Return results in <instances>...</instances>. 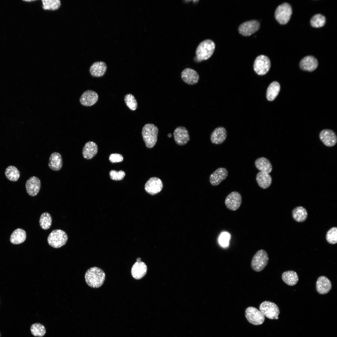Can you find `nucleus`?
Here are the masks:
<instances>
[{"label":"nucleus","instance_id":"nucleus-25","mask_svg":"<svg viewBox=\"0 0 337 337\" xmlns=\"http://www.w3.org/2000/svg\"><path fill=\"white\" fill-rule=\"evenodd\" d=\"M256 167L263 173L269 174L272 170V166L269 160L264 157L259 158L255 161Z\"/></svg>","mask_w":337,"mask_h":337},{"label":"nucleus","instance_id":"nucleus-13","mask_svg":"<svg viewBox=\"0 0 337 337\" xmlns=\"http://www.w3.org/2000/svg\"><path fill=\"white\" fill-rule=\"evenodd\" d=\"M320 140L325 145L329 147L335 146L337 142V137L335 133L332 130L325 129L320 133Z\"/></svg>","mask_w":337,"mask_h":337},{"label":"nucleus","instance_id":"nucleus-40","mask_svg":"<svg viewBox=\"0 0 337 337\" xmlns=\"http://www.w3.org/2000/svg\"><path fill=\"white\" fill-rule=\"evenodd\" d=\"M230 238V235L228 233L223 232L219 237V243L223 247L227 246L228 245Z\"/></svg>","mask_w":337,"mask_h":337},{"label":"nucleus","instance_id":"nucleus-4","mask_svg":"<svg viewBox=\"0 0 337 337\" xmlns=\"http://www.w3.org/2000/svg\"><path fill=\"white\" fill-rule=\"evenodd\" d=\"M68 240L66 233L60 229L53 230L47 238L49 245L55 248H59L65 245Z\"/></svg>","mask_w":337,"mask_h":337},{"label":"nucleus","instance_id":"nucleus-39","mask_svg":"<svg viewBox=\"0 0 337 337\" xmlns=\"http://www.w3.org/2000/svg\"><path fill=\"white\" fill-rule=\"evenodd\" d=\"M110 178L115 181H119L122 180L125 176V172L120 170L117 171L115 170H111L109 173Z\"/></svg>","mask_w":337,"mask_h":337},{"label":"nucleus","instance_id":"nucleus-22","mask_svg":"<svg viewBox=\"0 0 337 337\" xmlns=\"http://www.w3.org/2000/svg\"><path fill=\"white\" fill-rule=\"evenodd\" d=\"M147 270V266L143 262H136L133 266L131 273L133 277L135 279L139 280L146 274Z\"/></svg>","mask_w":337,"mask_h":337},{"label":"nucleus","instance_id":"nucleus-23","mask_svg":"<svg viewBox=\"0 0 337 337\" xmlns=\"http://www.w3.org/2000/svg\"><path fill=\"white\" fill-rule=\"evenodd\" d=\"M107 69L106 63L102 61L94 62L90 66L89 71L91 76L94 77H101L105 74Z\"/></svg>","mask_w":337,"mask_h":337},{"label":"nucleus","instance_id":"nucleus-8","mask_svg":"<svg viewBox=\"0 0 337 337\" xmlns=\"http://www.w3.org/2000/svg\"><path fill=\"white\" fill-rule=\"evenodd\" d=\"M271 61L266 56L260 55L255 59L253 64V69L256 73L259 75L266 74L271 67Z\"/></svg>","mask_w":337,"mask_h":337},{"label":"nucleus","instance_id":"nucleus-32","mask_svg":"<svg viewBox=\"0 0 337 337\" xmlns=\"http://www.w3.org/2000/svg\"><path fill=\"white\" fill-rule=\"evenodd\" d=\"M5 174L8 179L13 182L17 181L20 177L19 171L16 167L12 165L9 166L6 168Z\"/></svg>","mask_w":337,"mask_h":337},{"label":"nucleus","instance_id":"nucleus-17","mask_svg":"<svg viewBox=\"0 0 337 337\" xmlns=\"http://www.w3.org/2000/svg\"><path fill=\"white\" fill-rule=\"evenodd\" d=\"M228 175V171L225 168L220 167L213 172L209 177V181L213 186H217L225 179Z\"/></svg>","mask_w":337,"mask_h":337},{"label":"nucleus","instance_id":"nucleus-38","mask_svg":"<svg viewBox=\"0 0 337 337\" xmlns=\"http://www.w3.org/2000/svg\"><path fill=\"white\" fill-rule=\"evenodd\" d=\"M326 239L330 244H335L337 242V228L333 227L327 232L326 235Z\"/></svg>","mask_w":337,"mask_h":337},{"label":"nucleus","instance_id":"nucleus-12","mask_svg":"<svg viewBox=\"0 0 337 337\" xmlns=\"http://www.w3.org/2000/svg\"><path fill=\"white\" fill-rule=\"evenodd\" d=\"M163 187V183L160 178L156 177H152L146 183L144 188L147 193L151 195H154L160 192Z\"/></svg>","mask_w":337,"mask_h":337},{"label":"nucleus","instance_id":"nucleus-34","mask_svg":"<svg viewBox=\"0 0 337 337\" xmlns=\"http://www.w3.org/2000/svg\"><path fill=\"white\" fill-rule=\"evenodd\" d=\"M43 9L45 10H55L61 6L59 0H42Z\"/></svg>","mask_w":337,"mask_h":337},{"label":"nucleus","instance_id":"nucleus-28","mask_svg":"<svg viewBox=\"0 0 337 337\" xmlns=\"http://www.w3.org/2000/svg\"><path fill=\"white\" fill-rule=\"evenodd\" d=\"M26 238L25 231L21 228L15 230L12 233L10 241L14 244H18L24 242Z\"/></svg>","mask_w":337,"mask_h":337},{"label":"nucleus","instance_id":"nucleus-41","mask_svg":"<svg viewBox=\"0 0 337 337\" xmlns=\"http://www.w3.org/2000/svg\"><path fill=\"white\" fill-rule=\"evenodd\" d=\"M109 159L112 163H118L122 161L123 157L120 154L117 153L112 154L110 155Z\"/></svg>","mask_w":337,"mask_h":337},{"label":"nucleus","instance_id":"nucleus-9","mask_svg":"<svg viewBox=\"0 0 337 337\" xmlns=\"http://www.w3.org/2000/svg\"><path fill=\"white\" fill-rule=\"evenodd\" d=\"M245 315L248 322L253 325H261L265 321L264 316L259 310L253 307L247 308L245 310Z\"/></svg>","mask_w":337,"mask_h":337},{"label":"nucleus","instance_id":"nucleus-20","mask_svg":"<svg viewBox=\"0 0 337 337\" xmlns=\"http://www.w3.org/2000/svg\"><path fill=\"white\" fill-rule=\"evenodd\" d=\"M332 288V284L330 281L326 277L321 276L318 278L316 285L317 292L321 295L328 293Z\"/></svg>","mask_w":337,"mask_h":337},{"label":"nucleus","instance_id":"nucleus-33","mask_svg":"<svg viewBox=\"0 0 337 337\" xmlns=\"http://www.w3.org/2000/svg\"><path fill=\"white\" fill-rule=\"evenodd\" d=\"M51 223V216L49 213L44 212L41 214L40 218L39 224L42 229L44 230L49 229Z\"/></svg>","mask_w":337,"mask_h":337},{"label":"nucleus","instance_id":"nucleus-14","mask_svg":"<svg viewBox=\"0 0 337 337\" xmlns=\"http://www.w3.org/2000/svg\"><path fill=\"white\" fill-rule=\"evenodd\" d=\"M173 136L175 142L179 145H185L190 139L188 131L185 127L181 126L174 129Z\"/></svg>","mask_w":337,"mask_h":337},{"label":"nucleus","instance_id":"nucleus-24","mask_svg":"<svg viewBox=\"0 0 337 337\" xmlns=\"http://www.w3.org/2000/svg\"><path fill=\"white\" fill-rule=\"evenodd\" d=\"M63 165V161L61 155L57 152L52 153L49 158L48 166L52 170H60Z\"/></svg>","mask_w":337,"mask_h":337},{"label":"nucleus","instance_id":"nucleus-7","mask_svg":"<svg viewBox=\"0 0 337 337\" xmlns=\"http://www.w3.org/2000/svg\"><path fill=\"white\" fill-rule=\"evenodd\" d=\"M260 311L267 318L271 320H278L280 310L275 303L268 301L262 302L259 306Z\"/></svg>","mask_w":337,"mask_h":337},{"label":"nucleus","instance_id":"nucleus-45","mask_svg":"<svg viewBox=\"0 0 337 337\" xmlns=\"http://www.w3.org/2000/svg\"></svg>","mask_w":337,"mask_h":337},{"label":"nucleus","instance_id":"nucleus-6","mask_svg":"<svg viewBox=\"0 0 337 337\" xmlns=\"http://www.w3.org/2000/svg\"><path fill=\"white\" fill-rule=\"evenodd\" d=\"M292 11L291 6L287 3H284L279 5L275 12V17L281 24H286L290 20Z\"/></svg>","mask_w":337,"mask_h":337},{"label":"nucleus","instance_id":"nucleus-1","mask_svg":"<svg viewBox=\"0 0 337 337\" xmlns=\"http://www.w3.org/2000/svg\"><path fill=\"white\" fill-rule=\"evenodd\" d=\"M85 276V281L89 286L93 288H98L103 284L105 275L101 269L94 267L87 270Z\"/></svg>","mask_w":337,"mask_h":337},{"label":"nucleus","instance_id":"nucleus-2","mask_svg":"<svg viewBox=\"0 0 337 337\" xmlns=\"http://www.w3.org/2000/svg\"><path fill=\"white\" fill-rule=\"evenodd\" d=\"M215 47V43L210 39L205 40L200 42L196 51L197 61L200 62L208 59L213 54Z\"/></svg>","mask_w":337,"mask_h":337},{"label":"nucleus","instance_id":"nucleus-31","mask_svg":"<svg viewBox=\"0 0 337 337\" xmlns=\"http://www.w3.org/2000/svg\"><path fill=\"white\" fill-rule=\"evenodd\" d=\"M292 214L294 219L298 222L304 221L307 217V213L306 209L301 206L297 207L294 209Z\"/></svg>","mask_w":337,"mask_h":337},{"label":"nucleus","instance_id":"nucleus-5","mask_svg":"<svg viewBox=\"0 0 337 337\" xmlns=\"http://www.w3.org/2000/svg\"><path fill=\"white\" fill-rule=\"evenodd\" d=\"M269 261L268 255L264 250H258L253 256L251 262L252 269L256 272L263 270Z\"/></svg>","mask_w":337,"mask_h":337},{"label":"nucleus","instance_id":"nucleus-10","mask_svg":"<svg viewBox=\"0 0 337 337\" xmlns=\"http://www.w3.org/2000/svg\"><path fill=\"white\" fill-rule=\"evenodd\" d=\"M260 27V23L257 20H252L242 23L239 27V33L245 36H249L257 32Z\"/></svg>","mask_w":337,"mask_h":337},{"label":"nucleus","instance_id":"nucleus-11","mask_svg":"<svg viewBox=\"0 0 337 337\" xmlns=\"http://www.w3.org/2000/svg\"><path fill=\"white\" fill-rule=\"evenodd\" d=\"M242 203L241 195L237 191H233L230 193L227 196L225 201L227 207L232 211H235L238 209Z\"/></svg>","mask_w":337,"mask_h":337},{"label":"nucleus","instance_id":"nucleus-42","mask_svg":"<svg viewBox=\"0 0 337 337\" xmlns=\"http://www.w3.org/2000/svg\"><path fill=\"white\" fill-rule=\"evenodd\" d=\"M137 261H141V258H138L137 259Z\"/></svg>","mask_w":337,"mask_h":337},{"label":"nucleus","instance_id":"nucleus-37","mask_svg":"<svg viewBox=\"0 0 337 337\" xmlns=\"http://www.w3.org/2000/svg\"><path fill=\"white\" fill-rule=\"evenodd\" d=\"M124 100L127 106L131 110H135L138 107V103L134 96L131 94H126Z\"/></svg>","mask_w":337,"mask_h":337},{"label":"nucleus","instance_id":"nucleus-26","mask_svg":"<svg viewBox=\"0 0 337 337\" xmlns=\"http://www.w3.org/2000/svg\"><path fill=\"white\" fill-rule=\"evenodd\" d=\"M98 147L95 143L89 141L85 143L83 147L82 154L84 158L87 159H92L97 154Z\"/></svg>","mask_w":337,"mask_h":337},{"label":"nucleus","instance_id":"nucleus-16","mask_svg":"<svg viewBox=\"0 0 337 337\" xmlns=\"http://www.w3.org/2000/svg\"><path fill=\"white\" fill-rule=\"evenodd\" d=\"M181 78L185 83L190 85L197 84L199 79V76L198 72L190 68L184 69L181 73Z\"/></svg>","mask_w":337,"mask_h":337},{"label":"nucleus","instance_id":"nucleus-36","mask_svg":"<svg viewBox=\"0 0 337 337\" xmlns=\"http://www.w3.org/2000/svg\"><path fill=\"white\" fill-rule=\"evenodd\" d=\"M326 22V18L323 15L317 14L313 16L310 19L311 25L316 28L324 26Z\"/></svg>","mask_w":337,"mask_h":337},{"label":"nucleus","instance_id":"nucleus-19","mask_svg":"<svg viewBox=\"0 0 337 337\" xmlns=\"http://www.w3.org/2000/svg\"><path fill=\"white\" fill-rule=\"evenodd\" d=\"M227 131L225 128L219 126L216 128L210 135L211 142L215 144H220L223 143L226 139Z\"/></svg>","mask_w":337,"mask_h":337},{"label":"nucleus","instance_id":"nucleus-3","mask_svg":"<svg viewBox=\"0 0 337 337\" xmlns=\"http://www.w3.org/2000/svg\"><path fill=\"white\" fill-rule=\"evenodd\" d=\"M159 129L158 127L152 124H147L143 127L142 134L146 146L151 148L155 145L157 141Z\"/></svg>","mask_w":337,"mask_h":337},{"label":"nucleus","instance_id":"nucleus-35","mask_svg":"<svg viewBox=\"0 0 337 337\" xmlns=\"http://www.w3.org/2000/svg\"><path fill=\"white\" fill-rule=\"evenodd\" d=\"M31 331L32 335L35 336L41 337L44 335L46 330L44 326L41 324L35 323L31 327Z\"/></svg>","mask_w":337,"mask_h":337},{"label":"nucleus","instance_id":"nucleus-44","mask_svg":"<svg viewBox=\"0 0 337 337\" xmlns=\"http://www.w3.org/2000/svg\"><path fill=\"white\" fill-rule=\"evenodd\" d=\"M34 1L35 0H23V1H26V2H31V1Z\"/></svg>","mask_w":337,"mask_h":337},{"label":"nucleus","instance_id":"nucleus-18","mask_svg":"<svg viewBox=\"0 0 337 337\" xmlns=\"http://www.w3.org/2000/svg\"><path fill=\"white\" fill-rule=\"evenodd\" d=\"M98 95L95 91L91 90L84 92L80 99L81 104L86 106H91L96 103L98 100Z\"/></svg>","mask_w":337,"mask_h":337},{"label":"nucleus","instance_id":"nucleus-30","mask_svg":"<svg viewBox=\"0 0 337 337\" xmlns=\"http://www.w3.org/2000/svg\"><path fill=\"white\" fill-rule=\"evenodd\" d=\"M280 89V84L277 81L271 82L268 87L266 93V97L270 101L273 100L278 95Z\"/></svg>","mask_w":337,"mask_h":337},{"label":"nucleus","instance_id":"nucleus-21","mask_svg":"<svg viewBox=\"0 0 337 337\" xmlns=\"http://www.w3.org/2000/svg\"><path fill=\"white\" fill-rule=\"evenodd\" d=\"M318 66L317 59L311 56L304 57L300 61L299 66L303 70L312 71L315 70Z\"/></svg>","mask_w":337,"mask_h":337},{"label":"nucleus","instance_id":"nucleus-29","mask_svg":"<svg viewBox=\"0 0 337 337\" xmlns=\"http://www.w3.org/2000/svg\"><path fill=\"white\" fill-rule=\"evenodd\" d=\"M281 277L283 281L290 286L296 285L299 280L297 273L293 271H288L284 272L282 275Z\"/></svg>","mask_w":337,"mask_h":337},{"label":"nucleus","instance_id":"nucleus-43","mask_svg":"<svg viewBox=\"0 0 337 337\" xmlns=\"http://www.w3.org/2000/svg\"><path fill=\"white\" fill-rule=\"evenodd\" d=\"M168 137H171V136H172V135H171V134H170V133H169V134H168Z\"/></svg>","mask_w":337,"mask_h":337},{"label":"nucleus","instance_id":"nucleus-15","mask_svg":"<svg viewBox=\"0 0 337 337\" xmlns=\"http://www.w3.org/2000/svg\"><path fill=\"white\" fill-rule=\"evenodd\" d=\"M41 184L40 180L38 177L34 176L30 177L25 184L27 193L30 196H36L39 192Z\"/></svg>","mask_w":337,"mask_h":337},{"label":"nucleus","instance_id":"nucleus-27","mask_svg":"<svg viewBox=\"0 0 337 337\" xmlns=\"http://www.w3.org/2000/svg\"><path fill=\"white\" fill-rule=\"evenodd\" d=\"M256 180L258 185L263 189L269 187L272 182L271 177L269 174L261 172L256 174Z\"/></svg>","mask_w":337,"mask_h":337}]
</instances>
